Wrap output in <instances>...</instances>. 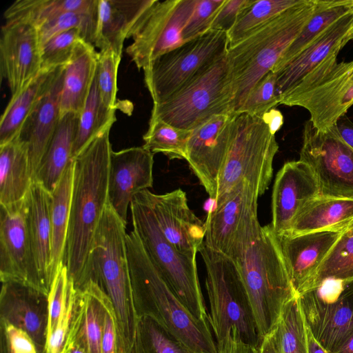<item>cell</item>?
I'll return each instance as SVG.
<instances>
[{
  "instance_id": "6da1fadb",
  "label": "cell",
  "mask_w": 353,
  "mask_h": 353,
  "mask_svg": "<svg viewBox=\"0 0 353 353\" xmlns=\"http://www.w3.org/2000/svg\"><path fill=\"white\" fill-rule=\"evenodd\" d=\"M109 126L74 159V170L69 228L63 264L74 289L87 283L89 258L96 231L108 202V178L112 152Z\"/></svg>"
},
{
  "instance_id": "681fc988",
  "label": "cell",
  "mask_w": 353,
  "mask_h": 353,
  "mask_svg": "<svg viewBox=\"0 0 353 353\" xmlns=\"http://www.w3.org/2000/svg\"><path fill=\"white\" fill-rule=\"evenodd\" d=\"M70 279L66 266L63 264L55 275L48 294V336L57 326L63 314L68 296Z\"/></svg>"
},
{
  "instance_id": "4316f807",
  "label": "cell",
  "mask_w": 353,
  "mask_h": 353,
  "mask_svg": "<svg viewBox=\"0 0 353 353\" xmlns=\"http://www.w3.org/2000/svg\"><path fill=\"white\" fill-rule=\"evenodd\" d=\"M109 301L108 295L93 281H90L81 291L76 290L74 315L69 341L81 345L88 353H101V339Z\"/></svg>"
},
{
  "instance_id": "2e32d148",
  "label": "cell",
  "mask_w": 353,
  "mask_h": 353,
  "mask_svg": "<svg viewBox=\"0 0 353 353\" xmlns=\"http://www.w3.org/2000/svg\"><path fill=\"white\" fill-rule=\"evenodd\" d=\"M298 299L306 326L328 352L336 353L353 336V281L334 301L322 300L314 289Z\"/></svg>"
},
{
  "instance_id": "8992f818",
  "label": "cell",
  "mask_w": 353,
  "mask_h": 353,
  "mask_svg": "<svg viewBox=\"0 0 353 353\" xmlns=\"http://www.w3.org/2000/svg\"><path fill=\"white\" fill-rule=\"evenodd\" d=\"M278 150L275 135L262 117L234 113L231 143L218 179L214 203L241 183L263 195L271 183Z\"/></svg>"
},
{
  "instance_id": "3957f363",
  "label": "cell",
  "mask_w": 353,
  "mask_h": 353,
  "mask_svg": "<svg viewBox=\"0 0 353 353\" xmlns=\"http://www.w3.org/2000/svg\"><path fill=\"white\" fill-rule=\"evenodd\" d=\"M126 225L108 201L94 238L87 283L93 281L108 295L114 311L119 343L131 350L137 344L139 317L130 274Z\"/></svg>"
},
{
  "instance_id": "d6a6232c",
  "label": "cell",
  "mask_w": 353,
  "mask_h": 353,
  "mask_svg": "<svg viewBox=\"0 0 353 353\" xmlns=\"http://www.w3.org/2000/svg\"><path fill=\"white\" fill-rule=\"evenodd\" d=\"M353 224V199L319 196L299 214L290 234L343 232Z\"/></svg>"
},
{
  "instance_id": "ee69618b",
  "label": "cell",
  "mask_w": 353,
  "mask_h": 353,
  "mask_svg": "<svg viewBox=\"0 0 353 353\" xmlns=\"http://www.w3.org/2000/svg\"><path fill=\"white\" fill-rule=\"evenodd\" d=\"M81 39H83V35L78 28L70 29L51 37L41 46V68L65 66Z\"/></svg>"
},
{
  "instance_id": "f546056e",
  "label": "cell",
  "mask_w": 353,
  "mask_h": 353,
  "mask_svg": "<svg viewBox=\"0 0 353 353\" xmlns=\"http://www.w3.org/2000/svg\"><path fill=\"white\" fill-rule=\"evenodd\" d=\"M64 67L41 69L26 88L11 97L1 117L0 145L18 137L25 121L50 91Z\"/></svg>"
},
{
  "instance_id": "db71d44e",
  "label": "cell",
  "mask_w": 353,
  "mask_h": 353,
  "mask_svg": "<svg viewBox=\"0 0 353 353\" xmlns=\"http://www.w3.org/2000/svg\"><path fill=\"white\" fill-rule=\"evenodd\" d=\"M216 347L218 353H258V348L241 339L236 329H232L223 339L218 341Z\"/></svg>"
},
{
  "instance_id": "ac0fdd59",
  "label": "cell",
  "mask_w": 353,
  "mask_h": 353,
  "mask_svg": "<svg viewBox=\"0 0 353 353\" xmlns=\"http://www.w3.org/2000/svg\"><path fill=\"white\" fill-rule=\"evenodd\" d=\"M234 115L230 113L214 117L192 130L188 142L186 161L213 200L231 143Z\"/></svg>"
},
{
  "instance_id": "4dcf8cb0",
  "label": "cell",
  "mask_w": 353,
  "mask_h": 353,
  "mask_svg": "<svg viewBox=\"0 0 353 353\" xmlns=\"http://www.w3.org/2000/svg\"><path fill=\"white\" fill-rule=\"evenodd\" d=\"M32 182L26 143L17 137L0 145V205L10 206L23 201Z\"/></svg>"
},
{
  "instance_id": "f907efd6",
  "label": "cell",
  "mask_w": 353,
  "mask_h": 353,
  "mask_svg": "<svg viewBox=\"0 0 353 353\" xmlns=\"http://www.w3.org/2000/svg\"><path fill=\"white\" fill-rule=\"evenodd\" d=\"M1 350L6 353H37L30 336L10 325L0 323Z\"/></svg>"
},
{
  "instance_id": "ab89813d",
  "label": "cell",
  "mask_w": 353,
  "mask_h": 353,
  "mask_svg": "<svg viewBox=\"0 0 353 353\" xmlns=\"http://www.w3.org/2000/svg\"><path fill=\"white\" fill-rule=\"evenodd\" d=\"M330 279L353 281V224L341 232L323 261L314 288L323 281Z\"/></svg>"
},
{
  "instance_id": "cb8c5ba5",
  "label": "cell",
  "mask_w": 353,
  "mask_h": 353,
  "mask_svg": "<svg viewBox=\"0 0 353 353\" xmlns=\"http://www.w3.org/2000/svg\"><path fill=\"white\" fill-rule=\"evenodd\" d=\"M353 39V11L341 17L317 36L297 57L275 72L280 97L328 57L338 55Z\"/></svg>"
},
{
  "instance_id": "9a60e30c",
  "label": "cell",
  "mask_w": 353,
  "mask_h": 353,
  "mask_svg": "<svg viewBox=\"0 0 353 353\" xmlns=\"http://www.w3.org/2000/svg\"><path fill=\"white\" fill-rule=\"evenodd\" d=\"M0 279L1 282L31 286L48 295L34 258L27 197L20 203L0 207Z\"/></svg>"
},
{
  "instance_id": "e575fe53",
  "label": "cell",
  "mask_w": 353,
  "mask_h": 353,
  "mask_svg": "<svg viewBox=\"0 0 353 353\" xmlns=\"http://www.w3.org/2000/svg\"><path fill=\"white\" fill-rule=\"evenodd\" d=\"M99 0H17L5 11L6 22H20L39 29L68 12L92 11Z\"/></svg>"
},
{
  "instance_id": "5b68a950",
  "label": "cell",
  "mask_w": 353,
  "mask_h": 353,
  "mask_svg": "<svg viewBox=\"0 0 353 353\" xmlns=\"http://www.w3.org/2000/svg\"><path fill=\"white\" fill-rule=\"evenodd\" d=\"M236 263L261 339L276 327L283 305L297 296L277 236L270 225Z\"/></svg>"
},
{
  "instance_id": "680465c9",
  "label": "cell",
  "mask_w": 353,
  "mask_h": 353,
  "mask_svg": "<svg viewBox=\"0 0 353 353\" xmlns=\"http://www.w3.org/2000/svg\"><path fill=\"white\" fill-rule=\"evenodd\" d=\"M307 353H330L325 350L314 339L310 330L306 326Z\"/></svg>"
},
{
  "instance_id": "f35d334b",
  "label": "cell",
  "mask_w": 353,
  "mask_h": 353,
  "mask_svg": "<svg viewBox=\"0 0 353 353\" xmlns=\"http://www.w3.org/2000/svg\"><path fill=\"white\" fill-rule=\"evenodd\" d=\"M192 131L172 127L159 119L150 118L143 147L152 154L162 153L170 159H187V145Z\"/></svg>"
},
{
  "instance_id": "ffe728a7",
  "label": "cell",
  "mask_w": 353,
  "mask_h": 353,
  "mask_svg": "<svg viewBox=\"0 0 353 353\" xmlns=\"http://www.w3.org/2000/svg\"><path fill=\"white\" fill-rule=\"evenodd\" d=\"M38 29L20 22H6L1 30L0 70L14 96L41 70Z\"/></svg>"
},
{
  "instance_id": "484cf974",
  "label": "cell",
  "mask_w": 353,
  "mask_h": 353,
  "mask_svg": "<svg viewBox=\"0 0 353 353\" xmlns=\"http://www.w3.org/2000/svg\"><path fill=\"white\" fill-rule=\"evenodd\" d=\"M64 68L26 119L18 136L28 147L33 180L61 119L60 99Z\"/></svg>"
},
{
  "instance_id": "e0dca14e",
  "label": "cell",
  "mask_w": 353,
  "mask_h": 353,
  "mask_svg": "<svg viewBox=\"0 0 353 353\" xmlns=\"http://www.w3.org/2000/svg\"><path fill=\"white\" fill-rule=\"evenodd\" d=\"M164 237L179 252L196 255L205 239V222L192 211L181 188L163 194L140 192Z\"/></svg>"
},
{
  "instance_id": "b9f144b4",
  "label": "cell",
  "mask_w": 353,
  "mask_h": 353,
  "mask_svg": "<svg viewBox=\"0 0 353 353\" xmlns=\"http://www.w3.org/2000/svg\"><path fill=\"white\" fill-rule=\"evenodd\" d=\"M139 353H195L151 317H139Z\"/></svg>"
},
{
  "instance_id": "30bf717a",
  "label": "cell",
  "mask_w": 353,
  "mask_h": 353,
  "mask_svg": "<svg viewBox=\"0 0 353 353\" xmlns=\"http://www.w3.org/2000/svg\"><path fill=\"white\" fill-rule=\"evenodd\" d=\"M227 55L183 88L153 103L150 118L192 131L214 117L232 113Z\"/></svg>"
},
{
  "instance_id": "9f6ffc18",
  "label": "cell",
  "mask_w": 353,
  "mask_h": 353,
  "mask_svg": "<svg viewBox=\"0 0 353 353\" xmlns=\"http://www.w3.org/2000/svg\"><path fill=\"white\" fill-rule=\"evenodd\" d=\"M336 126L343 140L353 148V122L344 115L337 121Z\"/></svg>"
},
{
  "instance_id": "7bdbcfd3",
  "label": "cell",
  "mask_w": 353,
  "mask_h": 353,
  "mask_svg": "<svg viewBox=\"0 0 353 353\" xmlns=\"http://www.w3.org/2000/svg\"><path fill=\"white\" fill-rule=\"evenodd\" d=\"M97 23V8L62 14L38 29L41 46L54 35L73 28L79 29L83 40L94 45Z\"/></svg>"
},
{
  "instance_id": "603a6c76",
  "label": "cell",
  "mask_w": 353,
  "mask_h": 353,
  "mask_svg": "<svg viewBox=\"0 0 353 353\" xmlns=\"http://www.w3.org/2000/svg\"><path fill=\"white\" fill-rule=\"evenodd\" d=\"M342 232L277 236L297 296L314 288L319 268Z\"/></svg>"
},
{
  "instance_id": "5bb4252c",
  "label": "cell",
  "mask_w": 353,
  "mask_h": 353,
  "mask_svg": "<svg viewBox=\"0 0 353 353\" xmlns=\"http://www.w3.org/2000/svg\"><path fill=\"white\" fill-rule=\"evenodd\" d=\"M198 0H156L132 37L126 52L138 69L145 68L183 41L182 31Z\"/></svg>"
},
{
  "instance_id": "bcb514c9",
  "label": "cell",
  "mask_w": 353,
  "mask_h": 353,
  "mask_svg": "<svg viewBox=\"0 0 353 353\" xmlns=\"http://www.w3.org/2000/svg\"><path fill=\"white\" fill-rule=\"evenodd\" d=\"M276 74L270 72L250 90L236 113H247L262 116L279 104V97L276 92Z\"/></svg>"
},
{
  "instance_id": "60d3db41",
  "label": "cell",
  "mask_w": 353,
  "mask_h": 353,
  "mask_svg": "<svg viewBox=\"0 0 353 353\" xmlns=\"http://www.w3.org/2000/svg\"><path fill=\"white\" fill-rule=\"evenodd\" d=\"M276 327L282 353H307L306 325L298 296L283 305Z\"/></svg>"
},
{
  "instance_id": "8d00e7d4",
  "label": "cell",
  "mask_w": 353,
  "mask_h": 353,
  "mask_svg": "<svg viewBox=\"0 0 353 353\" xmlns=\"http://www.w3.org/2000/svg\"><path fill=\"white\" fill-rule=\"evenodd\" d=\"M115 110L106 108L102 103L96 76L85 106L79 116L78 130L72 150V159L102 131L116 121Z\"/></svg>"
},
{
  "instance_id": "9c48e42d",
  "label": "cell",
  "mask_w": 353,
  "mask_h": 353,
  "mask_svg": "<svg viewBox=\"0 0 353 353\" xmlns=\"http://www.w3.org/2000/svg\"><path fill=\"white\" fill-rule=\"evenodd\" d=\"M279 104L302 107L316 129H330L353 105V61L328 57L281 94Z\"/></svg>"
},
{
  "instance_id": "94428289",
  "label": "cell",
  "mask_w": 353,
  "mask_h": 353,
  "mask_svg": "<svg viewBox=\"0 0 353 353\" xmlns=\"http://www.w3.org/2000/svg\"><path fill=\"white\" fill-rule=\"evenodd\" d=\"M336 353H353V336Z\"/></svg>"
},
{
  "instance_id": "f5cc1de1",
  "label": "cell",
  "mask_w": 353,
  "mask_h": 353,
  "mask_svg": "<svg viewBox=\"0 0 353 353\" xmlns=\"http://www.w3.org/2000/svg\"><path fill=\"white\" fill-rule=\"evenodd\" d=\"M101 353H119L115 314L110 300L107 304L105 320L101 339Z\"/></svg>"
},
{
  "instance_id": "d6986e66",
  "label": "cell",
  "mask_w": 353,
  "mask_h": 353,
  "mask_svg": "<svg viewBox=\"0 0 353 353\" xmlns=\"http://www.w3.org/2000/svg\"><path fill=\"white\" fill-rule=\"evenodd\" d=\"M321 196L317 179L301 160L284 163L275 177L272 194V221L277 236L290 234L302 209Z\"/></svg>"
},
{
  "instance_id": "7a4b0ae2",
  "label": "cell",
  "mask_w": 353,
  "mask_h": 353,
  "mask_svg": "<svg viewBox=\"0 0 353 353\" xmlns=\"http://www.w3.org/2000/svg\"><path fill=\"white\" fill-rule=\"evenodd\" d=\"M126 248L135 307L151 317L195 353H218L208 321L196 318L165 282L133 230Z\"/></svg>"
},
{
  "instance_id": "7402d4cb",
  "label": "cell",
  "mask_w": 353,
  "mask_h": 353,
  "mask_svg": "<svg viewBox=\"0 0 353 353\" xmlns=\"http://www.w3.org/2000/svg\"><path fill=\"white\" fill-rule=\"evenodd\" d=\"M153 165L154 154L143 146L112 152L108 201L126 223L128 208L134 196L152 187Z\"/></svg>"
},
{
  "instance_id": "11a10c76",
  "label": "cell",
  "mask_w": 353,
  "mask_h": 353,
  "mask_svg": "<svg viewBox=\"0 0 353 353\" xmlns=\"http://www.w3.org/2000/svg\"><path fill=\"white\" fill-rule=\"evenodd\" d=\"M258 353H282L276 326L263 338Z\"/></svg>"
},
{
  "instance_id": "1f68e13d",
  "label": "cell",
  "mask_w": 353,
  "mask_h": 353,
  "mask_svg": "<svg viewBox=\"0 0 353 353\" xmlns=\"http://www.w3.org/2000/svg\"><path fill=\"white\" fill-rule=\"evenodd\" d=\"M80 114L67 113L59 120L55 134L35 174L33 181L51 194L72 159Z\"/></svg>"
},
{
  "instance_id": "7c38bea8",
  "label": "cell",
  "mask_w": 353,
  "mask_h": 353,
  "mask_svg": "<svg viewBox=\"0 0 353 353\" xmlns=\"http://www.w3.org/2000/svg\"><path fill=\"white\" fill-rule=\"evenodd\" d=\"M259 197L250 186L241 183L214 203L205 221V246L234 261L239 259L261 232Z\"/></svg>"
},
{
  "instance_id": "7dc6e473",
  "label": "cell",
  "mask_w": 353,
  "mask_h": 353,
  "mask_svg": "<svg viewBox=\"0 0 353 353\" xmlns=\"http://www.w3.org/2000/svg\"><path fill=\"white\" fill-rule=\"evenodd\" d=\"M75 299L76 290L73 283L70 281L63 314L54 330L48 336L46 353L65 352L72 330Z\"/></svg>"
},
{
  "instance_id": "816d5d0a",
  "label": "cell",
  "mask_w": 353,
  "mask_h": 353,
  "mask_svg": "<svg viewBox=\"0 0 353 353\" xmlns=\"http://www.w3.org/2000/svg\"><path fill=\"white\" fill-rule=\"evenodd\" d=\"M249 0H225L216 14L210 30L228 33L236 23L243 8Z\"/></svg>"
},
{
  "instance_id": "83f0119b",
  "label": "cell",
  "mask_w": 353,
  "mask_h": 353,
  "mask_svg": "<svg viewBox=\"0 0 353 353\" xmlns=\"http://www.w3.org/2000/svg\"><path fill=\"white\" fill-rule=\"evenodd\" d=\"M99 52L94 46L81 39L65 66L60 99L61 117L81 114L91 90L97 70Z\"/></svg>"
},
{
  "instance_id": "8fae6325",
  "label": "cell",
  "mask_w": 353,
  "mask_h": 353,
  "mask_svg": "<svg viewBox=\"0 0 353 353\" xmlns=\"http://www.w3.org/2000/svg\"><path fill=\"white\" fill-rule=\"evenodd\" d=\"M228 33L210 30L161 55L145 68L144 81L153 103H160L227 55Z\"/></svg>"
},
{
  "instance_id": "4fadbf2b",
  "label": "cell",
  "mask_w": 353,
  "mask_h": 353,
  "mask_svg": "<svg viewBox=\"0 0 353 353\" xmlns=\"http://www.w3.org/2000/svg\"><path fill=\"white\" fill-rule=\"evenodd\" d=\"M299 159L312 170L321 196L353 199V148L341 137L336 124L320 131L306 121Z\"/></svg>"
},
{
  "instance_id": "6f0895ef",
  "label": "cell",
  "mask_w": 353,
  "mask_h": 353,
  "mask_svg": "<svg viewBox=\"0 0 353 353\" xmlns=\"http://www.w3.org/2000/svg\"><path fill=\"white\" fill-rule=\"evenodd\" d=\"M262 119L268 124L272 134L274 135L283 124V116L282 113L275 108H272L265 112L262 116Z\"/></svg>"
},
{
  "instance_id": "f6af8a7d",
  "label": "cell",
  "mask_w": 353,
  "mask_h": 353,
  "mask_svg": "<svg viewBox=\"0 0 353 353\" xmlns=\"http://www.w3.org/2000/svg\"><path fill=\"white\" fill-rule=\"evenodd\" d=\"M121 54L111 49L99 50L97 70V82L99 95L104 105L117 110L118 103L117 73Z\"/></svg>"
},
{
  "instance_id": "ba28073f",
  "label": "cell",
  "mask_w": 353,
  "mask_h": 353,
  "mask_svg": "<svg viewBox=\"0 0 353 353\" xmlns=\"http://www.w3.org/2000/svg\"><path fill=\"white\" fill-rule=\"evenodd\" d=\"M130 208L133 230L157 270L196 318L209 321L198 277L196 255L181 253L168 242L140 193L134 196Z\"/></svg>"
},
{
  "instance_id": "d4e9b609",
  "label": "cell",
  "mask_w": 353,
  "mask_h": 353,
  "mask_svg": "<svg viewBox=\"0 0 353 353\" xmlns=\"http://www.w3.org/2000/svg\"><path fill=\"white\" fill-rule=\"evenodd\" d=\"M155 1L99 0L94 47L122 54L124 41L133 37Z\"/></svg>"
},
{
  "instance_id": "d590c367",
  "label": "cell",
  "mask_w": 353,
  "mask_h": 353,
  "mask_svg": "<svg viewBox=\"0 0 353 353\" xmlns=\"http://www.w3.org/2000/svg\"><path fill=\"white\" fill-rule=\"evenodd\" d=\"M353 11V0H316L314 14L272 70L276 72L297 57L335 21Z\"/></svg>"
},
{
  "instance_id": "277c9868",
  "label": "cell",
  "mask_w": 353,
  "mask_h": 353,
  "mask_svg": "<svg viewBox=\"0 0 353 353\" xmlns=\"http://www.w3.org/2000/svg\"><path fill=\"white\" fill-rule=\"evenodd\" d=\"M315 6L316 0H302L228 48L232 113L239 111L253 87L273 70L314 14Z\"/></svg>"
},
{
  "instance_id": "44dd1931",
  "label": "cell",
  "mask_w": 353,
  "mask_h": 353,
  "mask_svg": "<svg viewBox=\"0 0 353 353\" xmlns=\"http://www.w3.org/2000/svg\"><path fill=\"white\" fill-rule=\"evenodd\" d=\"M48 295L14 281L1 282L0 323L26 332L37 353H46L48 332Z\"/></svg>"
},
{
  "instance_id": "74e56055",
  "label": "cell",
  "mask_w": 353,
  "mask_h": 353,
  "mask_svg": "<svg viewBox=\"0 0 353 353\" xmlns=\"http://www.w3.org/2000/svg\"><path fill=\"white\" fill-rule=\"evenodd\" d=\"M301 1L302 0H249L241 10L234 27L228 33L229 48L235 46L250 32L279 14Z\"/></svg>"
},
{
  "instance_id": "52a82bcc",
  "label": "cell",
  "mask_w": 353,
  "mask_h": 353,
  "mask_svg": "<svg viewBox=\"0 0 353 353\" xmlns=\"http://www.w3.org/2000/svg\"><path fill=\"white\" fill-rule=\"evenodd\" d=\"M205 270L210 323L217 342L236 329L241 339L259 348L262 339L248 292L233 260L207 248L199 250Z\"/></svg>"
},
{
  "instance_id": "c3c4849f",
  "label": "cell",
  "mask_w": 353,
  "mask_h": 353,
  "mask_svg": "<svg viewBox=\"0 0 353 353\" xmlns=\"http://www.w3.org/2000/svg\"><path fill=\"white\" fill-rule=\"evenodd\" d=\"M225 0H198L193 13L184 27L183 42L201 36L210 30L212 23Z\"/></svg>"
},
{
  "instance_id": "f1b7e54d",
  "label": "cell",
  "mask_w": 353,
  "mask_h": 353,
  "mask_svg": "<svg viewBox=\"0 0 353 353\" xmlns=\"http://www.w3.org/2000/svg\"><path fill=\"white\" fill-rule=\"evenodd\" d=\"M28 216L34 258L41 281L49 294L53 281L50 271L52 194L33 181L27 196Z\"/></svg>"
},
{
  "instance_id": "836d02e7",
  "label": "cell",
  "mask_w": 353,
  "mask_h": 353,
  "mask_svg": "<svg viewBox=\"0 0 353 353\" xmlns=\"http://www.w3.org/2000/svg\"><path fill=\"white\" fill-rule=\"evenodd\" d=\"M74 161H70L52 193L50 271L53 280L63 264L69 228Z\"/></svg>"
},
{
  "instance_id": "91938a15",
  "label": "cell",
  "mask_w": 353,
  "mask_h": 353,
  "mask_svg": "<svg viewBox=\"0 0 353 353\" xmlns=\"http://www.w3.org/2000/svg\"><path fill=\"white\" fill-rule=\"evenodd\" d=\"M64 353H88V352L81 345L70 341Z\"/></svg>"
}]
</instances>
